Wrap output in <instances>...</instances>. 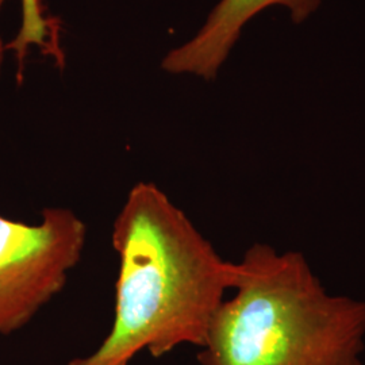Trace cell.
<instances>
[{
    "instance_id": "cell-1",
    "label": "cell",
    "mask_w": 365,
    "mask_h": 365,
    "mask_svg": "<svg viewBox=\"0 0 365 365\" xmlns=\"http://www.w3.org/2000/svg\"><path fill=\"white\" fill-rule=\"evenodd\" d=\"M119 260L114 322L98 349L66 365H130L182 345L200 348L235 262L222 259L188 215L153 182L131 187L111 230Z\"/></svg>"
},
{
    "instance_id": "cell-2",
    "label": "cell",
    "mask_w": 365,
    "mask_h": 365,
    "mask_svg": "<svg viewBox=\"0 0 365 365\" xmlns=\"http://www.w3.org/2000/svg\"><path fill=\"white\" fill-rule=\"evenodd\" d=\"M200 365H364L365 302L333 295L297 250L255 244L235 262Z\"/></svg>"
},
{
    "instance_id": "cell-5",
    "label": "cell",
    "mask_w": 365,
    "mask_h": 365,
    "mask_svg": "<svg viewBox=\"0 0 365 365\" xmlns=\"http://www.w3.org/2000/svg\"><path fill=\"white\" fill-rule=\"evenodd\" d=\"M22 1V26L11 43L6 49H11L18 57L19 66H24L30 46L37 45L45 52L53 54L61 60V53L56 41L52 39V27L42 14L41 0H21Z\"/></svg>"
},
{
    "instance_id": "cell-4",
    "label": "cell",
    "mask_w": 365,
    "mask_h": 365,
    "mask_svg": "<svg viewBox=\"0 0 365 365\" xmlns=\"http://www.w3.org/2000/svg\"><path fill=\"white\" fill-rule=\"evenodd\" d=\"M319 4L321 0H221L206 25L190 42L172 51L163 68L172 73H194L211 80L235 46L242 27L255 15L271 6H283L295 24H302Z\"/></svg>"
},
{
    "instance_id": "cell-6",
    "label": "cell",
    "mask_w": 365,
    "mask_h": 365,
    "mask_svg": "<svg viewBox=\"0 0 365 365\" xmlns=\"http://www.w3.org/2000/svg\"><path fill=\"white\" fill-rule=\"evenodd\" d=\"M4 51H6V46L3 45V41L0 38V68H1V63H3V57H4Z\"/></svg>"
},
{
    "instance_id": "cell-3",
    "label": "cell",
    "mask_w": 365,
    "mask_h": 365,
    "mask_svg": "<svg viewBox=\"0 0 365 365\" xmlns=\"http://www.w3.org/2000/svg\"><path fill=\"white\" fill-rule=\"evenodd\" d=\"M87 242L75 211L46 207L38 223L0 215V336L26 327L58 295Z\"/></svg>"
}]
</instances>
